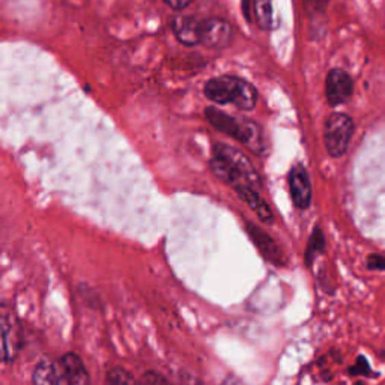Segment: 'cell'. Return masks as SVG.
Instances as JSON below:
<instances>
[{
  "mask_svg": "<svg viewBox=\"0 0 385 385\" xmlns=\"http://www.w3.org/2000/svg\"><path fill=\"white\" fill-rule=\"evenodd\" d=\"M211 169L214 175L230 185L233 190L239 187H252L261 191L262 181L248 157L241 150L224 143H215L211 158Z\"/></svg>",
  "mask_w": 385,
  "mask_h": 385,
  "instance_id": "obj_1",
  "label": "cell"
},
{
  "mask_svg": "<svg viewBox=\"0 0 385 385\" xmlns=\"http://www.w3.org/2000/svg\"><path fill=\"white\" fill-rule=\"evenodd\" d=\"M205 118L217 131L239 142L248 150L256 155H265L269 149V143L265 133L259 124L245 118H235L215 107H208L205 110Z\"/></svg>",
  "mask_w": 385,
  "mask_h": 385,
  "instance_id": "obj_2",
  "label": "cell"
},
{
  "mask_svg": "<svg viewBox=\"0 0 385 385\" xmlns=\"http://www.w3.org/2000/svg\"><path fill=\"white\" fill-rule=\"evenodd\" d=\"M205 96L217 104H233L243 111H252L258 103V90L244 79L222 75L207 81Z\"/></svg>",
  "mask_w": 385,
  "mask_h": 385,
  "instance_id": "obj_3",
  "label": "cell"
},
{
  "mask_svg": "<svg viewBox=\"0 0 385 385\" xmlns=\"http://www.w3.org/2000/svg\"><path fill=\"white\" fill-rule=\"evenodd\" d=\"M354 134V120L345 113H333L323 127V143L328 154L338 158L346 154Z\"/></svg>",
  "mask_w": 385,
  "mask_h": 385,
  "instance_id": "obj_4",
  "label": "cell"
},
{
  "mask_svg": "<svg viewBox=\"0 0 385 385\" xmlns=\"http://www.w3.org/2000/svg\"><path fill=\"white\" fill-rule=\"evenodd\" d=\"M2 328V358L5 364H12L21 349V326L12 306L3 301L0 310Z\"/></svg>",
  "mask_w": 385,
  "mask_h": 385,
  "instance_id": "obj_5",
  "label": "cell"
},
{
  "mask_svg": "<svg viewBox=\"0 0 385 385\" xmlns=\"http://www.w3.org/2000/svg\"><path fill=\"white\" fill-rule=\"evenodd\" d=\"M233 27L222 18H207L202 21L200 44L211 50H223L233 41Z\"/></svg>",
  "mask_w": 385,
  "mask_h": 385,
  "instance_id": "obj_6",
  "label": "cell"
},
{
  "mask_svg": "<svg viewBox=\"0 0 385 385\" xmlns=\"http://www.w3.org/2000/svg\"><path fill=\"white\" fill-rule=\"evenodd\" d=\"M245 230L263 259L276 267H286L288 259H286L283 250L265 230L250 222H245Z\"/></svg>",
  "mask_w": 385,
  "mask_h": 385,
  "instance_id": "obj_7",
  "label": "cell"
},
{
  "mask_svg": "<svg viewBox=\"0 0 385 385\" xmlns=\"http://www.w3.org/2000/svg\"><path fill=\"white\" fill-rule=\"evenodd\" d=\"M354 92V81L351 75L341 68L331 70L326 80V96L330 105L337 107L351 100Z\"/></svg>",
  "mask_w": 385,
  "mask_h": 385,
  "instance_id": "obj_8",
  "label": "cell"
},
{
  "mask_svg": "<svg viewBox=\"0 0 385 385\" xmlns=\"http://www.w3.org/2000/svg\"><path fill=\"white\" fill-rule=\"evenodd\" d=\"M289 190L292 202L298 209H307L312 203V184L303 164H293L289 172Z\"/></svg>",
  "mask_w": 385,
  "mask_h": 385,
  "instance_id": "obj_9",
  "label": "cell"
},
{
  "mask_svg": "<svg viewBox=\"0 0 385 385\" xmlns=\"http://www.w3.org/2000/svg\"><path fill=\"white\" fill-rule=\"evenodd\" d=\"M34 385H71L70 375L60 360H44L32 373Z\"/></svg>",
  "mask_w": 385,
  "mask_h": 385,
  "instance_id": "obj_10",
  "label": "cell"
},
{
  "mask_svg": "<svg viewBox=\"0 0 385 385\" xmlns=\"http://www.w3.org/2000/svg\"><path fill=\"white\" fill-rule=\"evenodd\" d=\"M200 29L202 21L196 20L194 17H175L172 21V30L173 35L176 36V40L188 45V47H194V45L200 44Z\"/></svg>",
  "mask_w": 385,
  "mask_h": 385,
  "instance_id": "obj_11",
  "label": "cell"
},
{
  "mask_svg": "<svg viewBox=\"0 0 385 385\" xmlns=\"http://www.w3.org/2000/svg\"><path fill=\"white\" fill-rule=\"evenodd\" d=\"M237 194L241 198V200H244L248 207H250L256 215L259 217V220L263 223L271 224L274 222V214L273 209L269 208L268 203L261 198V194L258 190H254L252 187H239L237 188Z\"/></svg>",
  "mask_w": 385,
  "mask_h": 385,
  "instance_id": "obj_12",
  "label": "cell"
},
{
  "mask_svg": "<svg viewBox=\"0 0 385 385\" xmlns=\"http://www.w3.org/2000/svg\"><path fill=\"white\" fill-rule=\"evenodd\" d=\"M60 361H62L65 369L68 371V375H70L71 385H90V378L85 367V363H83V360L77 356V354L68 352L60 358Z\"/></svg>",
  "mask_w": 385,
  "mask_h": 385,
  "instance_id": "obj_13",
  "label": "cell"
},
{
  "mask_svg": "<svg viewBox=\"0 0 385 385\" xmlns=\"http://www.w3.org/2000/svg\"><path fill=\"white\" fill-rule=\"evenodd\" d=\"M326 247H327L326 235H323V232L319 226H316L312 232L310 238H308V243H307L306 252H304V263L307 268H312L316 258L326 253Z\"/></svg>",
  "mask_w": 385,
  "mask_h": 385,
  "instance_id": "obj_14",
  "label": "cell"
},
{
  "mask_svg": "<svg viewBox=\"0 0 385 385\" xmlns=\"http://www.w3.org/2000/svg\"><path fill=\"white\" fill-rule=\"evenodd\" d=\"M253 11L256 23L262 30H271L274 26L273 0H253Z\"/></svg>",
  "mask_w": 385,
  "mask_h": 385,
  "instance_id": "obj_15",
  "label": "cell"
},
{
  "mask_svg": "<svg viewBox=\"0 0 385 385\" xmlns=\"http://www.w3.org/2000/svg\"><path fill=\"white\" fill-rule=\"evenodd\" d=\"M104 385H143L124 367H111L105 375Z\"/></svg>",
  "mask_w": 385,
  "mask_h": 385,
  "instance_id": "obj_16",
  "label": "cell"
},
{
  "mask_svg": "<svg viewBox=\"0 0 385 385\" xmlns=\"http://www.w3.org/2000/svg\"><path fill=\"white\" fill-rule=\"evenodd\" d=\"M348 375L361 376V378H369V380H375L380 376L378 372L373 371L371 363H369V360L364 356H361V354L357 357L356 363L348 367Z\"/></svg>",
  "mask_w": 385,
  "mask_h": 385,
  "instance_id": "obj_17",
  "label": "cell"
},
{
  "mask_svg": "<svg viewBox=\"0 0 385 385\" xmlns=\"http://www.w3.org/2000/svg\"><path fill=\"white\" fill-rule=\"evenodd\" d=\"M79 292H80L83 301H86V304H89L92 308H100L101 300H100V297H98V293L92 288H88L86 284L85 286L80 284Z\"/></svg>",
  "mask_w": 385,
  "mask_h": 385,
  "instance_id": "obj_18",
  "label": "cell"
},
{
  "mask_svg": "<svg viewBox=\"0 0 385 385\" xmlns=\"http://www.w3.org/2000/svg\"><path fill=\"white\" fill-rule=\"evenodd\" d=\"M143 385H172V384L165 380L161 373L148 371L145 375H143Z\"/></svg>",
  "mask_w": 385,
  "mask_h": 385,
  "instance_id": "obj_19",
  "label": "cell"
},
{
  "mask_svg": "<svg viewBox=\"0 0 385 385\" xmlns=\"http://www.w3.org/2000/svg\"><path fill=\"white\" fill-rule=\"evenodd\" d=\"M366 267L371 271H385V256L382 254H369Z\"/></svg>",
  "mask_w": 385,
  "mask_h": 385,
  "instance_id": "obj_20",
  "label": "cell"
},
{
  "mask_svg": "<svg viewBox=\"0 0 385 385\" xmlns=\"http://www.w3.org/2000/svg\"><path fill=\"white\" fill-rule=\"evenodd\" d=\"M328 2L330 0H304V5L308 11L316 14V12H322L323 10H326Z\"/></svg>",
  "mask_w": 385,
  "mask_h": 385,
  "instance_id": "obj_21",
  "label": "cell"
},
{
  "mask_svg": "<svg viewBox=\"0 0 385 385\" xmlns=\"http://www.w3.org/2000/svg\"><path fill=\"white\" fill-rule=\"evenodd\" d=\"M165 3H168L172 10H175V11H183L185 10V8L190 5L193 0H164Z\"/></svg>",
  "mask_w": 385,
  "mask_h": 385,
  "instance_id": "obj_22",
  "label": "cell"
},
{
  "mask_svg": "<svg viewBox=\"0 0 385 385\" xmlns=\"http://www.w3.org/2000/svg\"><path fill=\"white\" fill-rule=\"evenodd\" d=\"M222 385H245L243 381H241L238 376L235 375H228L224 378V381L222 382Z\"/></svg>",
  "mask_w": 385,
  "mask_h": 385,
  "instance_id": "obj_23",
  "label": "cell"
},
{
  "mask_svg": "<svg viewBox=\"0 0 385 385\" xmlns=\"http://www.w3.org/2000/svg\"><path fill=\"white\" fill-rule=\"evenodd\" d=\"M356 385H364V382L363 381H358V382H356Z\"/></svg>",
  "mask_w": 385,
  "mask_h": 385,
  "instance_id": "obj_24",
  "label": "cell"
},
{
  "mask_svg": "<svg viewBox=\"0 0 385 385\" xmlns=\"http://www.w3.org/2000/svg\"><path fill=\"white\" fill-rule=\"evenodd\" d=\"M382 358H384V360H385V354H382Z\"/></svg>",
  "mask_w": 385,
  "mask_h": 385,
  "instance_id": "obj_25",
  "label": "cell"
}]
</instances>
